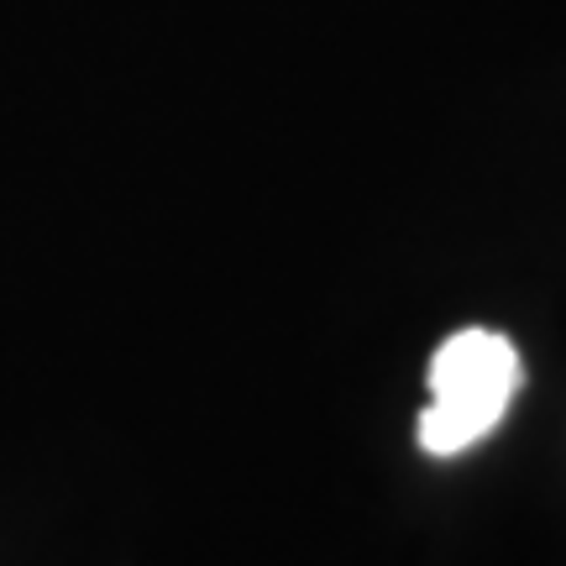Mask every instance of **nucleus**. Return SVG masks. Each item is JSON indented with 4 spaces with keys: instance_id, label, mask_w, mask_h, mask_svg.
<instances>
[{
    "instance_id": "f257e3e1",
    "label": "nucleus",
    "mask_w": 566,
    "mask_h": 566,
    "mask_svg": "<svg viewBox=\"0 0 566 566\" xmlns=\"http://www.w3.org/2000/svg\"><path fill=\"white\" fill-rule=\"evenodd\" d=\"M525 367L499 331H457L430 357V405L420 409V446L430 457H462L467 446L499 430Z\"/></svg>"
}]
</instances>
